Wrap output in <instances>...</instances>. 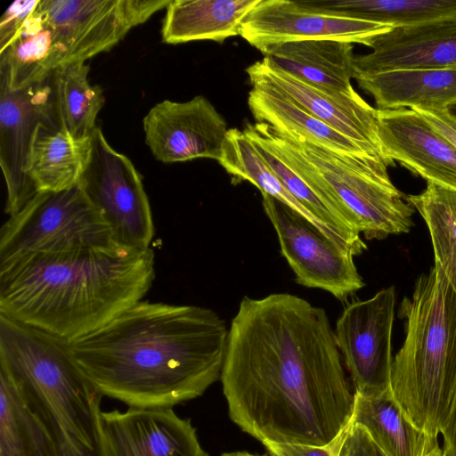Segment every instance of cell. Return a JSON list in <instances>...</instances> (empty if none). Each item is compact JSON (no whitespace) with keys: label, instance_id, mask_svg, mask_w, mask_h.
Returning <instances> with one entry per match:
<instances>
[{"label":"cell","instance_id":"cell-16","mask_svg":"<svg viewBox=\"0 0 456 456\" xmlns=\"http://www.w3.org/2000/svg\"><path fill=\"white\" fill-rule=\"evenodd\" d=\"M102 423L110 456H208L191 420L173 408L102 411Z\"/></svg>","mask_w":456,"mask_h":456},{"label":"cell","instance_id":"cell-18","mask_svg":"<svg viewBox=\"0 0 456 456\" xmlns=\"http://www.w3.org/2000/svg\"><path fill=\"white\" fill-rule=\"evenodd\" d=\"M370 48V53L354 56V77L394 69L455 67L456 18L392 28L375 37Z\"/></svg>","mask_w":456,"mask_h":456},{"label":"cell","instance_id":"cell-26","mask_svg":"<svg viewBox=\"0 0 456 456\" xmlns=\"http://www.w3.org/2000/svg\"><path fill=\"white\" fill-rule=\"evenodd\" d=\"M90 67L78 61L60 66L52 74L60 127L76 139L91 138L105 98L102 89L88 78Z\"/></svg>","mask_w":456,"mask_h":456},{"label":"cell","instance_id":"cell-27","mask_svg":"<svg viewBox=\"0 0 456 456\" xmlns=\"http://www.w3.org/2000/svg\"><path fill=\"white\" fill-rule=\"evenodd\" d=\"M311 9L379 22L395 28H412L456 18V0H336L300 1Z\"/></svg>","mask_w":456,"mask_h":456},{"label":"cell","instance_id":"cell-20","mask_svg":"<svg viewBox=\"0 0 456 456\" xmlns=\"http://www.w3.org/2000/svg\"><path fill=\"white\" fill-rule=\"evenodd\" d=\"M354 44L305 39L270 45L261 53L275 65L307 83L320 87L352 94L354 77Z\"/></svg>","mask_w":456,"mask_h":456},{"label":"cell","instance_id":"cell-11","mask_svg":"<svg viewBox=\"0 0 456 456\" xmlns=\"http://www.w3.org/2000/svg\"><path fill=\"white\" fill-rule=\"evenodd\" d=\"M394 287L346 305L336 322L335 341L354 394L375 396L391 390Z\"/></svg>","mask_w":456,"mask_h":456},{"label":"cell","instance_id":"cell-7","mask_svg":"<svg viewBox=\"0 0 456 456\" xmlns=\"http://www.w3.org/2000/svg\"><path fill=\"white\" fill-rule=\"evenodd\" d=\"M117 242L79 184L37 193L0 231V265L27 254Z\"/></svg>","mask_w":456,"mask_h":456},{"label":"cell","instance_id":"cell-4","mask_svg":"<svg viewBox=\"0 0 456 456\" xmlns=\"http://www.w3.org/2000/svg\"><path fill=\"white\" fill-rule=\"evenodd\" d=\"M0 371L58 456H110L102 423L103 395L79 369L69 341L0 315Z\"/></svg>","mask_w":456,"mask_h":456},{"label":"cell","instance_id":"cell-35","mask_svg":"<svg viewBox=\"0 0 456 456\" xmlns=\"http://www.w3.org/2000/svg\"><path fill=\"white\" fill-rule=\"evenodd\" d=\"M441 434L444 437V456H456V395L447 422Z\"/></svg>","mask_w":456,"mask_h":456},{"label":"cell","instance_id":"cell-12","mask_svg":"<svg viewBox=\"0 0 456 456\" xmlns=\"http://www.w3.org/2000/svg\"><path fill=\"white\" fill-rule=\"evenodd\" d=\"M41 123L60 126L52 76L20 90L0 83V165L7 199L5 213H18L37 193L27 175L30 145Z\"/></svg>","mask_w":456,"mask_h":456},{"label":"cell","instance_id":"cell-25","mask_svg":"<svg viewBox=\"0 0 456 456\" xmlns=\"http://www.w3.org/2000/svg\"><path fill=\"white\" fill-rule=\"evenodd\" d=\"M351 420L364 426L387 456H425L438 445L437 438L408 419L391 390L375 396L354 394Z\"/></svg>","mask_w":456,"mask_h":456},{"label":"cell","instance_id":"cell-8","mask_svg":"<svg viewBox=\"0 0 456 456\" xmlns=\"http://www.w3.org/2000/svg\"><path fill=\"white\" fill-rule=\"evenodd\" d=\"M91 141V157L78 182L80 188L118 243L150 248L154 225L141 175L126 155L110 146L98 125Z\"/></svg>","mask_w":456,"mask_h":456},{"label":"cell","instance_id":"cell-32","mask_svg":"<svg viewBox=\"0 0 456 456\" xmlns=\"http://www.w3.org/2000/svg\"><path fill=\"white\" fill-rule=\"evenodd\" d=\"M40 0H18L5 10L0 20V51L14 37Z\"/></svg>","mask_w":456,"mask_h":456},{"label":"cell","instance_id":"cell-15","mask_svg":"<svg viewBox=\"0 0 456 456\" xmlns=\"http://www.w3.org/2000/svg\"><path fill=\"white\" fill-rule=\"evenodd\" d=\"M249 81L267 83L335 130L384 157L378 134V110L356 92L330 91L305 82L264 57L246 69Z\"/></svg>","mask_w":456,"mask_h":456},{"label":"cell","instance_id":"cell-17","mask_svg":"<svg viewBox=\"0 0 456 456\" xmlns=\"http://www.w3.org/2000/svg\"><path fill=\"white\" fill-rule=\"evenodd\" d=\"M384 157L398 161L427 182L456 190V148L411 109L378 110Z\"/></svg>","mask_w":456,"mask_h":456},{"label":"cell","instance_id":"cell-29","mask_svg":"<svg viewBox=\"0 0 456 456\" xmlns=\"http://www.w3.org/2000/svg\"><path fill=\"white\" fill-rule=\"evenodd\" d=\"M406 200L424 219L435 264L456 292V190L427 182L422 192L409 195Z\"/></svg>","mask_w":456,"mask_h":456},{"label":"cell","instance_id":"cell-28","mask_svg":"<svg viewBox=\"0 0 456 456\" xmlns=\"http://www.w3.org/2000/svg\"><path fill=\"white\" fill-rule=\"evenodd\" d=\"M218 162L238 181L250 182L259 189L262 194L270 195L284 203L313 223L338 245L349 249L287 191L243 131L237 128L228 130Z\"/></svg>","mask_w":456,"mask_h":456},{"label":"cell","instance_id":"cell-31","mask_svg":"<svg viewBox=\"0 0 456 456\" xmlns=\"http://www.w3.org/2000/svg\"><path fill=\"white\" fill-rule=\"evenodd\" d=\"M328 447L332 456H387L367 428L352 420Z\"/></svg>","mask_w":456,"mask_h":456},{"label":"cell","instance_id":"cell-24","mask_svg":"<svg viewBox=\"0 0 456 456\" xmlns=\"http://www.w3.org/2000/svg\"><path fill=\"white\" fill-rule=\"evenodd\" d=\"M65 63V54L37 6L0 51V83L20 90L47 79Z\"/></svg>","mask_w":456,"mask_h":456},{"label":"cell","instance_id":"cell-14","mask_svg":"<svg viewBox=\"0 0 456 456\" xmlns=\"http://www.w3.org/2000/svg\"><path fill=\"white\" fill-rule=\"evenodd\" d=\"M145 142L163 163L195 159L220 160L227 123L203 95L187 102L164 100L142 119Z\"/></svg>","mask_w":456,"mask_h":456},{"label":"cell","instance_id":"cell-34","mask_svg":"<svg viewBox=\"0 0 456 456\" xmlns=\"http://www.w3.org/2000/svg\"><path fill=\"white\" fill-rule=\"evenodd\" d=\"M263 444L271 456H332L328 446L273 442H265Z\"/></svg>","mask_w":456,"mask_h":456},{"label":"cell","instance_id":"cell-6","mask_svg":"<svg viewBox=\"0 0 456 456\" xmlns=\"http://www.w3.org/2000/svg\"><path fill=\"white\" fill-rule=\"evenodd\" d=\"M243 132L270 149L365 238L410 231L413 207L393 184L386 162L338 154L265 123H248Z\"/></svg>","mask_w":456,"mask_h":456},{"label":"cell","instance_id":"cell-3","mask_svg":"<svg viewBox=\"0 0 456 456\" xmlns=\"http://www.w3.org/2000/svg\"><path fill=\"white\" fill-rule=\"evenodd\" d=\"M154 278L151 248L27 254L0 265V314L72 342L142 300Z\"/></svg>","mask_w":456,"mask_h":456},{"label":"cell","instance_id":"cell-36","mask_svg":"<svg viewBox=\"0 0 456 456\" xmlns=\"http://www.w3.org/2000/svg\"><path fill=\"white\" fill-rule=\"evenodd\" d=\"M221 456H271L268 454H255L251 453L246 451H236V452H224L221 454Z\"/></svg>","mask_w":456,"mask_h":456},{"label":"cell","instance_id":"cell-22","mask_svg":"<svg viewBox=\"0 0 456 456\" xmlns=\"http://www.w3.org/2000/svg\"><path fill=\"white\" fill-rule=\"evenodd\" d=\"M260 0H171L161 38L177 45L198 40L223 43L240 36L242 21Z\"/></svg>","mask_w":456,"mask_h":456},{"label":"cell","instance_id":"cell-5","mask_svg":"<svg viewBox=\"0 0 456 456\" xmlns=\"http://www.w3.org/2000/svg\"><path fill=\"white\" fill-rule=\"evenodd\" d=\"M400 312L406 335L393 360L391 393L417 428L437 438L456 395V292L436 264Z\"/></svg>","mask_w":456,"mask_h":456},{"label":"cell","instance_id":"cell-19","mask_svg":"<svg viewBox=\"0 0 456 456\" xmlns=\"http://www.w3.org/2000/svg\"><path fill=\"white\" fill-rule=\"evenodd\" d=\"M377 110H444L456 102V66L394 69L354 77Z\"/></svg>","mask_w":456,"mask_h":456},{"label":"cell","instance_id":"cell-33","mask_svg":"<svg viewBox=\"0 0 456 456\" xmlns=\"http://www.w3.org/2000/svg\"><path fill=\"white\" fill-rule=\"evenodd\" d=\"M456 148V118L444 110H412Z\"/></svg>","mask_w":456,"mask_h":456},{"label":"cell","instance_id":"cell-1","mask_svg":"<svg viewBox=\"0 0 456 456\" xmlns=\"http://www.w3.org/2000/svg\"><path fill=\"white\" fill-rule=\"evenodd\" d=\"M220 380L231 420L262 444L326 447L352 418L354 392L328 315L289 293L241 299Z\"/></svg>","mask_w":456,"mask_h":456},{"label":"cell","instance_id":"cell-9","mask_svg":"<svg viewBox=\"0 0 456 456\" xmlns=\"http://www.w3.org/2000/svg\"><path fill=\"white\" fill-rule=\"evenodd\" d=\"M262 197L281 253L298 284L325 290L342 301L364 286L349 249L284 203L267 194Z\"/></svg>","mask_w":456,"mask_h":456},{"label":"cell","instance_id":"cell-23","mask_svg":"<svg viewBox=\"0 0 456 456\" xmlns=\"http://www.w3.org/2000/svg\"><path fill=\"white\" fill-rule=\"evenodd\" d=\"M91 151V138L76 139L57 125L41 123L32 138L27 175L37 192L69 189L78 183Z\"/></svg>","mask_w":456,"mask_h":456},{"label":"cell","instance_id":"cell-37","mask_svg":"<svg viewBox=\"0 0 456 456\" xmlns=\"http://www.w3.org/2000/svg\"><path fill=\"white\" fill-rule=\"evenodd\" d=\"M425 456H444L443 450L439 445H436L434 449H432L429 452H428Z\"/></svg>","mask_w":456,"mask_h":456},{"label":"cell","instance_id":"cell-2","mask_svg":"<svg viewBox=\"0 0 456 456\" xmlns=\"http://www.w3.org/2000/svg\"><path fill=\"white\" fill-rule=\"evenodd\" d=\"M228 330L209 308L141 300L70 344L102 395L136 408H173L220 379Z\"/></svg>","mask_w":456,"mask_h":456},{"label":"cell","instance_id":"cell-30","mask_svg":"<svg viewBox=\"0 0 456 456\" xmlns=\"http://www.w3.org/2000/svg\"><path fill=\"white\" fill-rule=\"evenodd\" d=\"M0 456H58L46 431L1 371Z\"/></svg>","mask_w":456,"mask_h":456},{"label":"cell","instance_id":"cell-21","mask_svg":"<svg viewBox=\"0 0 456 456\" xmlns=\"http://www.w3.org/2000/svg\"><path fill=\"white\" fill-rule=\"evenodd\" d=\"M248 108L257 123L278 131L299 134L333 152L360 158H372L389 164L370 149L350 139L317 118L273 86L249 81Z\"/></svg>","mask_w":456,"mask_h":456},{"label":"cell","instance_id":"cell-10","mask_svg":"<svg viewBox=\"0 0 456 456\" xmlns=\"http://www.w3.org/2000/svg\"><path fill=\"white\" fill-rule=\"evenodd\" d=\"M169 0H40L66 63L86 61L117 45L128 31L166 9Z\"/></svg>","mask_w":456,"mask_h":456},{"label":"cell","instance_id":"cell-38","mask_svg":"<svg viewBox=\"0 0 456 456\" xmlns=\"http://www.w3.org/2000/svg\"><path fill=\"white\" fill-rule=\"evenodd\" d=\"M446 110L453 117L456 118V102L450 104L447 108H446Z\"/></svg>","mask_w":456,"mask_h":456},{"label":"cell","instance_id":"cell-13","mask_svg":"<svg viewBox=\"0 0 456 456\" xmlns=\"http://www.w3.org/2000/svg\"><path fill=\"white\" fill-rule=\"evenodd\" d=\"M389 25L305 6L300 1L260 0L241 23L240 36L260 52L285 42L329 39L368 47Z\"/></svg>","mask_w":456,"mask_h":456}]
</instances>
